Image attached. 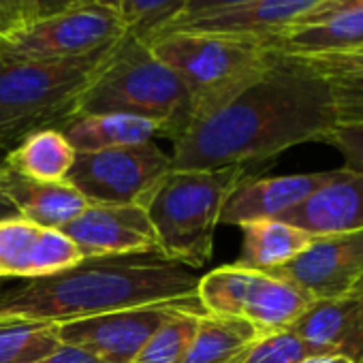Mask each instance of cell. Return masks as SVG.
I'll use <instances>...</instances> for the list:
<instances>
[{
    "label": "cell",
    "instance_id": "24",
    "mask_svg": "<svg viewBox=\"0 0 363 363\" xmlns=\"http://www.w3.org/2000/svg\"><path fill=\"white\" fill-rule=\"evenodd\" d=\"M252 340L257 331L248 320L201 314L179 363H233Z\"/></svg>",
    "mask_w": 363,
    "mask_h": 363
},
{
    "label": "cell",
    "instance_id": "34",
    "mask_svg": "<svg viewBox=\"0 0 363 363\" xmlns=\"http://www.w3.org/2000/svg\"><path fill=\"white\" fill-rule=\"evenodd\" d=\"M37 363H105V361H101L99 357H94L92 352H88L79 346L60 344L52 354H48L45 359H41Z\"/></svg>",
    "mask_w": 363,
    "mask_h": 363
},
{
    "label": "cell",
    "instance_id": "13",
    "mask_svg": "<svg viewBox=\"0 0 363 363\" xmlns=\"http://www.w3.org/2000/svg\"><path fill=\"white\" fill-rule=\"evenodd\" d=\"M333 171H316V173H293L278 177H244L240 184L227 197L220 225L242 227L255 220H272L280 218L295 206H299L308 195H312L327 179H331Z\"/></svg>",
    "mask_w": 363,
    "mask_h": 363
},
{
    "label": "cell",
    "instance_id": "6",
    "mask_svg": "<svg viewBox=\"0 0 363 363\" xmlns=\"http://www.w3.org/2000/svg\"><path fill=\"white\" fill-rule=\"evenodd\" d=\"M111 48L69 60L0 58V150L39 128H60Z\"/></svg>",
    "mask_w": 363,
    "mask_h": 363
},
{
    "label": "cell",
    "instance_id": "36",
    "mask_svg": "<svg viewBox=\"0 0 363 363\" xmlns=\"http://www.w3.org/2000/svg\"><path fill=\"white\" fill-rule=\"evenodd\" d=\"M5 158V156H3ZM3 158H0V164H3ZM16 216H20L18 214V210L13 208V203L7 199V195L0 191V220H7V218H16Z\"/></svg>",
    "mask_w": 363,
    "mask_h": 363
},
{
    "label": "cell",
    "instance_id": "32",
    "mask_svg": "<svg viewBox=\"0 0 363 363\" xmlns=\"http://www.w3.org/2000/svg\"><path fill=\"white\" fill-rule=\"evenodd\" d=\"M352 9H363V0H320L318 5H314L308 13H303L299 20H295L291 26H306L314 24L320 20H327L335 13L342 11H352Z\"/></svg>",
    "mask_w": 363,
    "mask_h": 363
},
{
    "label": "cell",
    "instance_id": "26",
    "mask_svg": "<svg viewBox=\"0 0 363 363\" xmlns=\"http://www.w3.org/2000/svg\"><path fill=\"white\" fill-rule=\"evenodd\" d=\"M255 274V269H246L233 263L201 276L197 284V297L206 314L242 318Z\"/></svg>",
    "mask_w": 363,
    "mask_h": 363
},
{
    "label": "cell",
    "instance_id": "27",
    "mask_svg": "<svg viewBox=\"0 0 363 363\" xmlns=\"http://www.w3.org/2000/svg\"><path fill=\"white\" fill-rule=\"evenodd\" d=\"M201 314L179 310L175 312L139 350L133 363H179L184 357Z\"/></svg>",
    "mask_w": 363,
    "mask_h": 363
},
{
    "label": "cell",
    "instance_id": "25",
    "mask_svg": "<svg viewBox=\"0 0 363 363\" xmlns=\"http://www.w3.org/2000/svg\"><path fill=\"white\" fill-rule=\"evenodd\" d=\"M58 325L30 318H0V363H37L60 346Z\"/></svg>",
    "mask_w": 363,
    "mask_h": 363
},
{
    "label": "cell",
    "instance_id": "22",
    "mask_svg": "<svg viewBox=\"0 0 363 363\" xmlns=\"http://www.w3.org/2000/svg\"><path fill=\"white\" fill-rule=\"evenodd\" d=\"M242 257L235 265L255 272H274L289 265L314 240L301 229L278 218L246 223L242 225Z\"/></svg>",
    "mask_w": 363,
    "mask_h": 363
},
{
    "label": "cell",
    "instance_id": "10",
    "mask_svg": "<svg viewBox=\"0 0 363 363\" xmlns=\"http://www.w3.org/2000/svg\"><path fill=\"white\" fill-rule=\"evenodd\" d=\"M265 274L299 286L314 301L342 297L363 276V229L314 238L289 265Z\"/></svg>",
    "mask_w": 363,
    "mask_h": 363
},
{
    "label": "cell",
    "instance_id": "31",
    "mask_svg": "<svg viewBox=\"0 0 363 363\" xmlns=\"http://www.w3.org/2000/svg\"><path fill=\"white\" fill-rule=\"evenodd\" d=\"M92 3H105V5H116L118 0H18L20 5V13H22V26L37 22V20H45L84 5H92Z\"/></svg>",
    "mask_w": 363,
    "mask_h": 363
},
{
    "label": "cell",
    "instance_id": "11",
    "mask_svg": "<svg viewBox=\"0 0 363 363\" xmlns=\"http://www.w3.org/2000/svg\"><path fill=\"white\" fill-rule=\"evenodd\" d=\"M84 259L158 252L156 233L141 206H88L60 229Z\"/></svg>",
    "mask_w": 363,
    "mask_h": 363
},
{
    "label": "cell",
    "instance_id": "2",
    "mask_svg": "<svg viewBox=\"0 0 363 363\" xmlns=\"http://www.w3.org/2000/svg\"><path fill=\"white\" fill-rule=\"evenodd\" d=\"M191 267L150 255L82 259L77 265L0 291V318L71 323L139 306H175L206 314Z\"/></svg>",
    "mask_w": 363,
    "mask_h": 363
},
{
    "label": "cell",
    "instance_id": "28",
    "mask_svg": "<svg viewBox=\"0 0 363 363\" xmlns=\"http://www.w3.org/2000/svg\"><path fill=\"white\" fill-rule=\"evenodd\" d=\"M116 7L126 33L147 41L182 16L186 0H118Z\"/></svg>",
    "mask_w": 363,
    "mask_h": 363
},
{
    "label": "cell",
    "instance_id": "21",
    "mask_svg": "<svg viewBox=\"0 0 363 363\" xmlns=\"http://www.w3.org/2000/svg\"><path fill=\"white\" fill-rule=\"evenodd\" d=\"M363 43V9L342 11L327 20L289 26L269 39V48L284 56H314Z\"/></svg>",
    "mask_w": 363,
    "mask_h": 363
},
{
    "label": "cell",
    "instance_id": "23",
    "mask_svg": "<svg viewBox=\"0 0 363 363\" xmlns=\"http://www.w3.org/2000/svg\"><path fill=\"white\" fill-rule=\"evenodd\" d=\"M77 152L60 128H39L20 139L5 156L18 173L41 182H67Z\"/></svg>",
    "mask_w": 363,
    "mask_h": 363
},
{
    "label": "cell",
    "instance_id": "8",
    "mask_svg": "<svg viewBox=\"0 0 363 363\" xmlns=\"http://www.w3.org/2000/svg\"><path fill=\"white\" fill-rule=\"evenodd\" d=\"M171 171V156L154 141L77 154L69 184L92 206H143L156 182Z\"/></svg>",
    "mask_w": 363,
    "mask_h": 363
},
{
    "label": "cell",
    "instance_id": "1",
    "mask_svg": "<svg viewBox=\"0 0 363 363\" xmlns=\"http://www.w3.org/2000/svg\"><path fill=\"white\" fill-rule=\"evenodd\" d=\"M327 86L299 58L276 52L267 71L225 107L173 141L171 169H220L267 160L335 126Z\"/></svg>",
    "mask_w": 363,
    "mask_h": 363
},
{
    "label": "cell",
    "instance_id": "4",
    "mask_svg": "<svg viewBox=\"0 0 363 363\" xmlns=\"http://www.w3.org/2000/svg\"><path fill=\"white\" fill-rule=\"evenodd\" d=\"M246 175V164L164 173L141 206L154 227L158 255L191 269L203 267L212 259L223 206Z\"/></svg>",
    "mask_w": 363,
    "mask_h": 363
},
{
    "label": "cell",
    "instance_id": "3",
    "mask_svg": "<svg viewBox=\"0 0 363 363\" xmlns=\"http://www.w3.org/2000/svg\"><path fill=\"white\" fill-rule=\"evenodd\" d=\"M124 113L152 120L175 141L193 122L189 92L145 39L126 33L103 56L75 103V116Z\"/></svg>",
    "mask_w": 363,
    "mask_h": 363
},
{
    "label": "cell",
    "instance_id": "33",
    "mask_svg": "<svg viewBox=\"0 0 363 363\" xmlns=\"http://www.w3.org/2000/svg\"><path fill=\"white\" fill-rule=\"evenodd\" d=\"M248 3H255V0H186V7H184V11H182V16L177 20L197 18V16H206V13H216V11L242 7V5H248Z\"/></svg>",
    "mask_w": 363,
    "mask_h": 363
},
{
    "label": "cell",
    "instance_id": "20",
    "mask_svg": "<svg viewBox=\"0 0 363 363\" xmlns=\"http://www.w3.org/2000/svg\"><path fill=\"white\" fill-rule=\"evenodd\" d=\"M60 130L77 154L139 145L160 135V126L156 122L124 113L75 116L65 122Z\"/></svg>",
    "mask_w": 363,
    "mask_h": 363
},
{
    "label": "cell",
    "instance_id": "17",
    "mask_svg": "<svg viewBox=\"0 0 363 363\" xmlns=\"http://www.w3.org/2000/svg\"><path fill=\"white\" fill-rule=\"evenodd\" d=\"M0 191L7 195L24 220L48 229H62L90 203L69 182H41L11 169L5 158L0 164Z\"/></svg>",
    "mask_w": 363,
    "mask_h": 363
},
{
    "label": "cell",
    "instance_id": "29",
    "mask_svg": "<svg viewBox=\"0 0 363 363\" xmlns=\"http://www.w3.org/2000/svg\"><path fill=\"white\" fill-rule=\"evenodd\" d=\"M316 354L327 352L308 344L293 329H282L252 340L233 363H303Z\"/></svg>",
    "mask_w": 363,
    "mask_h": 363
},
{
    "label": "cell",
    "instance_id": "18",
    "mask_svg": "<svg viewBox=\"0 0 363 363\" xmlns=\"http://www.w3.org/2000/svg\"><path fill=\"white\" fill-rule=\"evenodd\" d=\"M327 86L337 124L363 122V43L314 56H295Z\"/></svg>",
    "mask_w": 363,
    "mask_h": 363
},
{
    "label": "cell",
    "instance_id": "9",
    "mask_svg": "<svg viewBox=\"0 0 363 363\" xmlns=\"http://www.w3.org/2000/svg\"><path fill=\"white\" fill-rule=\"evenodd\" d=\"M182 308L139 306L58 325L62 344L79 346L105 363H133L145 342ZM189 312V310H186Z\"/></svg>",
    "mask_w": 363,
    "mask_h": 363
},
{
    "label": "cell",
    "instance_id": "14",
    "mask_svg": "<svg viewBox=\"0 0 363 363\" xmlns=\"http://www.w3.org/2000/svg\"><path fill=\"white\" fill-rule=\"evenodd\" d=\"M278 220L301 229L310 238L363 229V175L335 169L331 179Z\"/></svg>",
    "mask_w": 363,
    "mask_h": 363
},
{
    "label": "cell",
    "instance_id": "19",
    "mask_svg": "<svg viewBox=\"0 0 363 363\" xmlns=\"http://www.w3.org/2000/svg\"><path fill=\"white\" fill-rule=\"evenodd\" d=\"M312 303L314 299L299 286L278 276L257 272L244 303L242 318L252 325L259 337L274 331L291 329L293 323Z\"/></svg>",
    "mask_w": 363,
    "mask_h": 363
},
{
    "label": "cell",
    "instance_id": "12",
    "mask_svg": "<svg viewBox=\"0 0 363 363\" xmlns=\"http://www.w3.org/2000/svg\"><path fill=\"white\" fill-rule=\"evenodd\" d=\"M77 246L60 231L22 216L0 220V280H39L82 261Z\"/></svg>",
    "mask_w": 363,
    "mask_h": 363
},
{
    "label": "cell",
    "instance_id": "16",
    "mask_svg": "<svg viewBox=\"0 0 363 363\" xmlns=\"http://www.w3.org/2000/svg\"><path fill=\"white\" fill-rule=\"evenodd\" d=\"M318 3L320 0H255V3H248L242 7L177 20L164 30H193V33L257 37L269 43L272 37L289 28L295 20H299Z\"/></svg>",
    "mask_w": 363,
    "mask_h": 363
},
{
    "label": "cell",
    "instance_id": "15",
    "mask_svg": "<svg viewBox=\"0 0 363 363\" xmlns=\"http://www.w3.org/2000/svg\"><path fill=\"white\" fill-rule=\"evenodd\" d=\"M291 329L320 352L363 363V276L342 297L314 301Z\"/></svg>",
    "mask_w": 363,
    "mask_h": 363
},
{
    "label": "cell",
    "instance_id": "7",
    "mask_svg": "<svg viewBox=\"0 0 363 363\" xmlns=\"http://www.w3.org/2000/svg\"><path fill=\"white\" fill-rule=\"evenodd\" d=\"M126 35L116 5L92 3L30 22L0 39V58L69 60L103 52Z\"/></svg>",
    "mask_w": 363,
    "mask_h": 363
},
{
    "label": "cell",
    "instance_id": "37",
    "mask_svg": "<svg viewBox=\"0 0 363 363\" xmlns=\"http://www.w3.org/2000/svg\"><path fill=\"white\" fill-rule=\"evenodd\" d=\"M303 363H352V361L342 354H316V357L306 359Z\"/></svg>",
    "mask_w": 363,
    "mask_h": 363
},
{
    "label": "cell",
    "instance_id": "30",
    "mask_svg": "<svg viewBox=\"0 0 363 363\" xmlns=\"http://www.w3.org/2000/svg\"><path fill=\"white\" fill-rule=\"evenodd\" d=\"M323 143L333 145L344 156L342 169L363 175V122L361 124H335Z\"/></svg>",
    "mask_w": 363,
    "mask_h": 363
},
{
    "label": "cell",
    "instance_id": "35",
    "mask_svg": "<svg viewBox=\"0 0 363 363\" xmlns=\"http://www.w3.org/2000/svg\"><path fill=\"white\" fill-rule=\"evenodd\" d=\"M22 13L18 0H0V39L22 28Z\"/></svg>",
    "mask_w": 363,
    "mask_h": 363
},
{
    "label": "cell",
    "instance_id": "5",
    "mask_svg": "<svg viewBox=\"0 0 363 363\" xmlns=\"http://www.w3.org/2000/svg\"><path fill=\"white\" fill-rule=\"evenodd\" d=\"M147 45L184 84L193 122L225 107L276 58L265 39L216 33L164 30L147 39Z\"/></svg>",
    "mask_w": 363,
    "mask_h": 363
}]
</instances>
